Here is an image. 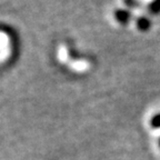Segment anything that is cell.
Listing matches in <instances>:
<instances>
[{
	"mask_svg": "<svg viewBox=\"0 0 160 160\" xmlns=\"http://www.w3.org/2000/svg\"><path fill=\"white\" fill-rule=\"evenodd\" d=\"M147 127L152 136L155 148L160 152V109L153 110L147 117Z\"/></svg>",
	"mask_w": 160,
	"mask_h": 160,
	"instance_id": "6da1fadb",
	"label": "cell"
},
{
	"mask_svg": "<svg viewBox=\"0 0 160 160\" xmlns=\"http://www.w3.org/2000/svg\"><path fill=\"white\" fill-rule=\"evenodd\" d=\"M10 55V38L0 30V60H5Z\"/></svg>",
	"mask_w": 160,
	"mask_h": 160,
	"instance_id": "7a4b0ae2",
	"label": "cell"
}]
</instances>
